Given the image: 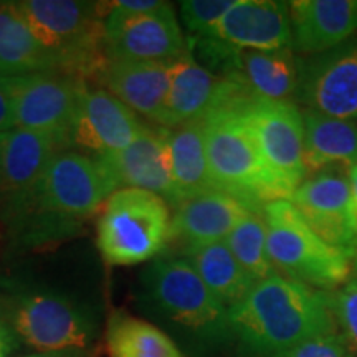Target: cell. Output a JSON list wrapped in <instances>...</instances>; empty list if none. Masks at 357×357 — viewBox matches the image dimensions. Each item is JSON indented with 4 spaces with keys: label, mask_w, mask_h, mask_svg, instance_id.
I'll list each match as a JSON object with an SVG mask.
<instances>
[{
    "label": "cell",
    "mask_w": 357,
    "mask_h": 357,
    "mask_svg": "<svg viewBox=\"0 0 357 357\" xmlns=\"http://www.w3.org/2000/svg\"><path fill=\"white\" fill-rule=\"evenodd\" d=\"M234 344L242 357H271L306 339L337 331L328 291L275 273L229 310Z\"/></svg>",
    "instance_id": "6da1fadb"
},
{
    "label": "cell",
    "mask_w": 357,
    "mask_h": 357,
    "mask_svg": "<svg viewBox=\"0 0 357 357\" xmlns=\"http://www.w3.org/2000/svg\"><path fill=\"white\" fill-rule=\"evenodd\" d=\"M139 300L194 354L212 356L234 344L229 310L184 257L149 261L139 276Z\"/></svg>",
    "instance_id": "7a4b0ae2"
},
{
    "label": "cell",
    "mask_w": 357,
    "mask_h": 357,
    "mask_svg": "<svg viewBox=\"0 0 357 357\" xmlns=\"http://www.w3.org/2000/svg\"><path fill=\"white\" fill-rule=\"evenodd\" d=\"M113 192L95 158L63 149L48 164L8 229L25 245L65 238L101 212Z\"/></svg>",
    "instance_id": "3957f363"
},
{
    "label": "cell",
    "mask_w": 357,
    "mask_h": 357,
    "mask_svg": "<svg viewBox=\"0 0 357 357\" xmlns=\"http://www.w3.org/2000/svg\"><path fill=\"white\" fill-rule=\"evenodd\" d=\"M253 96L238 91L204 116L205 153L217 190L234 195L250 207L261 208L271 200L288 199V195L268 171L240 116L238 106Z\"/></svg>",
    "instance_id": "277c9868"
},
{
    "label": "cell",
    "mask_w": 357,
    "mask_h": 357,
    "mask_svg": "<svg viewBox=\"0 0 357 357\" xmlns=\"http://www.w3.org/2000/svg\"><path fill=\"white\" fill-rule=\"evenodd\" d=\"M105 3L82 0H17L26 24L58 70L89 82L108 60Z\"/></svg>",
    "instance_id": "5b68a950"
},
{
    "label": "cell",
    "mask_w": 357,
    "mask_h": 357,
    "mask_svg": "<svg viewBox=\"0 0 357 357\" xmlns=\"http://www.w3.org/2000/svg\"><path fill=\"white\" fill-rule=\"evenodd\" d=\"M171 205L153 192L119 189L102 205L96 247L111 266H134L162 255L171 242Z\"/></svg>",
    "instance_id": "8992f818"
},
{
    "label": "cell",
    "mask_w": 357,
    "mask_h": 357,
    "mask_svg": "<svg viewBox=\"0 0 357 357\" xmlns=\"http://www.w3.org/2000/svg\"><path fill=\"white\" fill-rule=\"evenodd\" d=\"M268 257L281 275L319 291H334L352 271V260L319 238L288 199L261 207Z\"/></svg>",
    "instance_id": "52a82bcc"
},
{
    "label": "cell",
    "mask_w": 357,
    "mask_h": 357,
    "mask_svg": "<svg viewBox=\"0 0 357 357\" xmlns=\"http://www.w3.org/2000/svg\"><path fill=\"white\" fill-rule=\"evenodd\" d=\"M0 312L17 341L35 352H86L96 339L91 312L53 289H17L3 298Z\"/></svg>",
    "instance_id": "ba28073f"
},
{
    "label": "cell",
    "mask_w": 357,
    "mask_h": 357,
    "mask_svg": "<svg viewBox=\"0 0 357 357\" xmlns=\"http://www.w3.org/2000/svg\"><path fill=\"white\" fill-rule=\"evenodd\" d=\"M189 53L217 75L258 100L293 101L298 86V56L283 50H240L213 38H189Z\"/></svg>",
    "instance_id": "9c48e42d"
},
{
    "label": "cell",
    "mask_w": 357,
    "mask_h": 357,
    "mask_svg": "<svg viewBox=\"0 0 357 357\" xmlns=\"http://www.w3.org/2000/svg\"><path fill=\"white\" fill-rule=\"evenodd\" d=\"M238 111L268 171L273 174L289 199L307 177L303 111L293 101L258 98L243 101Z\"/></svg>",
    "instance_id": "30bf717a"
},
{
    "label": "cell",
    "mask_w": 357,
    "mask_h": 357,
    "mask_svg": "<svg viewBox=\"0 0 357 357\" xmlns=\"http://www.w3.org/2000/svg\"><path fill=\"white\" fill-rule=\"evenodd\" d=\"M293 102L318 114L357 123V37L298 58Z\"/></svg>",
    "instance_id": "8fae6325"
},
{
    "label": "cell",
    "mask_w": 357,
    "mask_h": 357,
    "mask_svg": "<svg viewBox=\"0 0 357 357\" xmlns=\"http://www.w3.org/2000/svg\"><path fill=\"white\" fill-rule=\"evenodd\" d=\"M311 230L354 261L357 255V211L349 169L328 167L311 174L288 199Z\"/></svg>",
    "instance_id": "7c38bea8"
},
{
    "label": "cell",
    "mask_w": 357,
    "mask_h": 357,
    "mask_svg": "<svg viewBox=\"0 0 357 357\" xmlns=\"http://www.w3.org/2000/svg\"><path fill=\"white\" fill-rule=\"evenodd\" d=\"M106 56L111 60L171 63L189 52L176 10L169 2L153 12L124 15L106 3Z\"/></svg>",
    "instance_id": "4fadbf2b"
},
{
    "label": "cell",
    "mask_w": 357,
    "mask_h": 357,
    "mask_svg": "<svg viewBox=\"0 0 357 357\" xmlns=\"http://www.w3.org/2000/svg\"><path fill=\"white\" fill-rule=\"evenodd\" d=\"M144 128L139 116L101 86L84 79L73 119L66 132V149L102 158L126 149Z\"/></svg>",
    "instance_id": "5bb4252c"
},
{
    "label": "cell",
    "mask_w": 357,
    "mask_h": 357,
    "mask_svg": "<svg viewBox=\"0 0 357 357\" xmlns=\"http://www.w3.org/2000/svg\"><path fill=\"white\" fill-rule=\"evenodd\" d=\"M66 149L61 136L12 128L0 132V218L10 223L37 187L52 159Z\"/></svg>",
    "instance_id": "9a60e30c"
},
{
    "label": "cell",
    "mask_w": 357,
    "mask_h": 357,
    "mask_svg": "<svg viewBox=\"0 0 357 357\" xmlns=\"http://www.w3.org/2000/svg\"><path fill=\"white\" fill-rule=\"evenodd\" d=\"M3 83L12 101L15 128L58 134L66 142L83 78L47 71L3 78Z\"/></svg>",
    "instance_id": "2e32d148"
},
{
    "label": "cell",
    "mask_w": 357,
    "mask_h": 357,
    "mask_svg": "<svg viewBox=\"0 0 357 357\" xmlns=\"http://www.w3.org/2000/svg\"><path fill=\"white\" fill-rule=\"evenodd\" d=\"M169 132L158 124L142 128L139 136L126 149L95 158L114 192L141 189L162 197L174 208L177 205L172 181Z\"/></svg>",
    "instance_id": "e0dca14e"
},
{
    "label": "cell",
    "mask_w": 357,
    "mask_h": 357,
    "mask_svg": "<svg viewBox=\"0 0 357 357\" xmlns=\"http://www.w3.org/2000/svg\"><path fill=\"white\" fill-rule=\"evenodd\" d=\"M240 50H283L291 48L289 3L276 0H235L208 35Z\"/></svg>",
    "instance_id": "ac0fdd59"
},
{
    "label": "cell",
    "mask_w": 357,
    "mask_h": 357,
    "mask_svg": "<svg viewBox=\"0 0 357 357\" xmlns=\"http://www.w3.org/2000/svg\"><path fill=\"white\" fill-rule=\"evenodd\" d=\"M253 208L234 195L220 190L184 200L174 208L171 223V243L181 248V253L225 242L231 230L248 215Z\"/></svg>",
    "instance_id": "d6986e66"
},
{
    "label": "cell",
    "mask_w": 357,
    "mask_h": 357,
    "mask_svg": "<svg viewBox=\"0 0 357 357\" xmlns=\"http://www.w3.org/2000/svg\"><path fill=\"white\" fill-rule=\"evenodd\" d=\"M289 22L291 50L316 55L357 32V0H296L289 3Z\"/></svg>",
    "instance_id": "ffe728a7"
},
{
    "label": "cell",
    "mask_w": 357,
    "mask_h": 357,
    "mask_svg": "<svg viewBox=\"0 0 357 357\" xmlns=\"http://www.w3.org/2000/svg\"><path fill=\"white\" fill-rule=\"evenodd\" d=\"M169 73L171 63L108 58L95 79L137 116H144L159 126L169 88Z\"/></svg>",
    "instance_id": "44dd1931"
},
{
    "label": "cell",
    "mask_w": 357,
    "mask_h": 357,
    "mask_svg": "<svg viewBox=\"0 0 357 357\" xmlns=\"http://www.w3.org/2000/svg\"><path fill=\"white\" fill-rule=\"evenodd\" d=\"M230 86L194 60L189 52L171 61L169 88L159 126L174 129L204 118L222 100Z\"/></svg>",
    "instance_id": "7402d4cb"
},
{
    "label": "cell",
    "mask_w": 357,
    "mask_h": 357,
    "mask_svg": "<svg viewBox=\"0 0 357 357\" xmlns=\"http://www.w3.org/2000/svg\"><path fill=\"white\" fill-rule=\"evenodd\" d=\"M305 167L307 176L328 167L357 164V123L303 109Z\"/></svg>",
    "instance_id": "603a6c76"
},
{
    "label": "cell",
    "mask_w": 357,
    "mask_h": 357,
    "mask_svg": "<svg viewBox=\"0 0 357 357\" xmlns=\"http://www.w3.org/2000/svg\"><path fill=\"white\" fill-rule=\"evenodd\" d=\"M60 71L15 2H0V78Z\"/></svg>",
    "instance_id": "cb8c5ba5"
},
{
    "label": "cell",
    "mask_w": 357,
    "mask_h": 357,
    "mask_svg": "<svg viewBox=\"0 0 357 357\" xmlns=\"http://www.w3.org/2000/svg\"><path fill=\"white\" fill-rule=\"evenodd\" d=\"M169 149L177 205L184 200L217 190L208 171L202 118L171 129Z\"/></svg>",
    "instance_id": "d4e9b609"
},
{
    "label": "cell",
    "mask_w": 357,
    "mask_h": 357,
    "mask_svg": "<svg viewBox=\"0 0 357 357\" xmlns=\"http://www.w3.org/2000/svg\"><path fill=\"white\" fill-rule=\"evenodd\" d=\"M181 257L194 266L205 287L227 310L238 305L257 284L235 260L225 242L190 250Z\"/></svg>",
    "instance_id": "484cf974"
},
{
    "label": "cell",
    "mask_w": 357,
    "mask_h": 357,
    "mask_svg": "<svg viewBox=\"0 0 357 357\" xmlns=\"http://www.w3.org/2000/svg\"><path fill=\"white\" fill-rule=\"evenodd\" d=\"M105 342L109 357H185L166 331L124 311L108 318Z\"/></svg>",
    "instance_id": "4316f807"
},
{
    "label": "cell",
    "mask_w": 357,
    "mask_h": 357,
    "mask_svg": "<svg viewBox=\"0 0 357 357\" xmlns=\"http://www.w3.org/2000/svg\"><path fill=\"white\" fill-rule=\"evenodd\" d=\"M231 255L255 283L275 275V266L268 257L266 225L261 211L250 212L225 240Z\"/></svg>",
    "instance_id": "83f0119b"
},
{
    "label": "cell",
    "mask_w": 357,
    "mask_h": 357,
    "mask_svg": "<svg viewBox=\"0 0 357 357\" xmlns=\"http://www.w3.org/2000/svg\"><path fill=\"white\" fill-rule=\"evenodd\" d=\"M234 3L235 0H185L178 3L181 20L189 38H200L211 33Z\"/></svg>",
    "instance_id": "f1b7e54d"
},
{
    "label": "cell",
    "mask_w": 357,
    "mask_h": 357,
    "mask_svg": "<svg viewBox=\"0 0 357 357\" xmlns=\"http://www.w3.org/2000/svg\"><path fill=\"white\" fill-rule=\"evenodd\" d=\"M329 310L334 323L342 329V336L357 351V278L342 288L328 291Z\"/></svg>",
    "instance_id": "f546056e"
},
{
    "label": "cell",
    "mask_w": 357,
    "mask_h": 357,
    "mask_svg": "<svg viewBox=\"0 0 357 357\" xmlns=\"http://www.w3.org/2000/svg\"><path fill=\"white\" fill-rule=\"evenodd\" d=\"M271 357H357V351L341 333L334 331L306 339Z\"/></svg>",
    "instance_id": "4dcf8cb0"
},
{
    "label": "cell",
    "mask_w": 357,
    "mask_h": 357,
    "mask_svg": "<svg viewBox=\"0 0 357 357\" xmlns=\"http://www.w3.org/2000/svg\"><path fill=\"white\" fill-rule=\"evenodd\" d=\"M12 128H15L12 101L10 96H8L6 83H3V78H0V132H6Z\"/></svg>",
    "instance_id": "1f68e13d"
},
{
    "label": "cell",
    "mask_w": 357,
    "mask_h": 357,
    "mask_svg": "<svg viewBox=\"0 0 357 357\" xmlns=\"http://www.w3.org/2000/svg\"><path fill=\"white\" fill-rule=\"evenodd\" d=\"M17 349H19V341L8 326L0 319V357H13Z\"/></svg>",
    "instance_id": "d6a6232c"
},
{
    "label": "cell",
    "mask_w": 357,
    "mask_h": 357,
    "mask_svg": "<svg viewBox=\"0 0 357 357\" xmlns=\"http://www.w3.org/2000/svg\"><path fill=\"white\" fill-rule=\"evenodd\" d=\"M19 357H88L86 352H75V351H61V352H32Z\"/></svg>",
    "instance_id": "836d02e7"
},
{
    "label": "cell",
    "mask_w": 357,
    "mask_h": 357,
    "mask_svg": "<svg viewBox=\"0 0 357 357\" xmlns=\"http://www.w3.org/2000/svg\"><path fill=\"white\" fill-rule=\"evenodd\" d=\"M349 181H351V189H352V195H354L356 211H357V164L349 167ZM352 271H354L356 278H357V255L354 258V263H352Z\"/></svg>",
    "instance_id": "e575fe53"
}]
</instances>
